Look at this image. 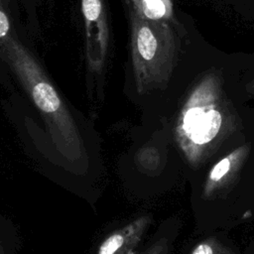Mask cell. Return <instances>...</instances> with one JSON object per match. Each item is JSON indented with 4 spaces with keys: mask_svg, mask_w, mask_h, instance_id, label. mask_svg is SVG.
<instances>
[{
    "mask_svg": "<svg viewBox=\"0 0 254 254\" xmlns=\"http://www.w3.org/2000/svg\"><path fill=\"white\" fill-rule=\"evenodd\" d=\"M246 89H247V91H249L251 93H254V78L247 84Z\"/></svg>",
    "mask_w": 254,
    "mask_h": 254,
    "instance_id": "cell-9",
    "label": "cell"
},
{
    "mask_svg": "<svg viewBox=\"0 0 254 254\" xmlns=\"http://www.w3.org/2000/svg\"><path fill=\"white\" fill-rule=\"evenodd\" d=\"M130 55L140 90L168 82L178 60L179 37L169 21L149 20L130 11Z\"/></svg>",
    "mask_w": 254,
    "mask_h": 254,
    "instance_id": "cell-2",
    "label": "cell"
},
{
    "mask_svg": "<svg viewBox=\"0 0 254 254\" xmlns=\"http://www.w3.org/2000/svg\"><path fill=\"white\" fill-rule=\"evenodd\" d=\"M249 150V145L244 144L230 152L211 168L202 190V195L205 198L215 196L231 185L247 159Z\"/></svg>",
    "mask_w": 254,
    "mask_h": 254,
    "instance_id": "cell-4",
    "label": "cell"
},
{
    "mask_svg": "<svg viewBox=\"0 0 254 254\" xmlns=\"http://www.w3.org/2000/svg\"><path fill=\"white\" fill-rule=\"evenodd\" d=\"M235 128L221 80L205 75L188 95L177 120L176 141L187 162L198 167L208 159Z\"/></svg>",
    "mask_w": 254,
    "mask_h": 254,
    "instance_id": "cell-1",
    "label": "cell"
},
{
    "mask_svg": "<svg viewBox=\"0 0 254 254\" xmlns=\"http://www.w3.org/2000/svg\"><path fill=\"white\" fill-rule=\"evenodd\" d=\"M84 22L85 61L90 72L105 67L110 49V28L104 0H80Z\"/></svg>",
    "mask_w": 254,
    "mask_h": 254,
    "instance_id": "cell-3",
    "label": "cell"
},
{
    "mask_svg": "<svg viewBox=\"0 0 254 254\" xmlns=\"http://www.w3.org/2000/svg\"><path fill=\"white\" fill-rule=\"evenodd\" d=\"M124 238L120 234L110 236L100 247L99 254H114L123 244Z\"/></svg>",
    "mask_w": 254,
    "mask_h": 254,
    "instance_id": "cell-7",
    "label": "cell"
},
{
    "mask_svg": "<svg viewBox=\"0 0 254 254\" xmlns=\"http://www.w3.org/2000/svg\"><path fill=\"white\" fill-rule=\"evenodd\" d=\"M130 11L155 21H170L173 17L172 0H129Z\"/></svg>",
    "mask_w": 254,
    "mask_h": 254,
    "instance_id": "cell-5",
    "label": "cell"
},
{
    "mask_svg": "<svg viewBox=\"0 0 254 254\" xmlns=\"http://www.w3.org/2000/svg\"><path fill=\"white\" fill-rule=\"evenodd\" d=\"M10 29H11V25H10L9 17L0 1V41L4 40L6 37L9 36Z\"/></svg>",
    "mask_w": 254,
    "mask_h": 254,
    "instance_id": "cell-8",
    "label": "cell"
},
{
    "mask_svg": "<svg viewBox=\"0 0 254 254\" xmlns=\"http://www.w3.org/2000/svg\"><path fill=\"white\" fill-rule=\"evenodd\" d=\"M190 254H232L231 251L225 248L214 238H208L198 243Z\"/></svg>",
    "mask_w": 254,
    "mask_h": 254,
    "instance_id": "cell-6",
    "label": "cell"
}]
</instances>
